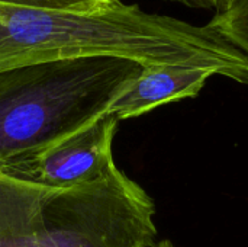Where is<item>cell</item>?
I'll use <instances>...</instances> for the list:
<instances>
[{"label": "cell", "instance_id": "obj_1", "mask_svg": "<svg viewBox=\"0 0 248 247\" xmlns=\"http://www.w3.org/2000/svg\"><path fill=\"white\" fill-rule=\"evenodd\" d=\"M84 57L211 68L248 84V57L209 25L150 13L122 0L90 15L0 3V71Z\"/></svg>", "mask_w": 248, "mask_h": 247}, {"label": "cell", "instance_id": "obj_7", "mask_svg": "<svg viewBox=\"0 0 248 247\" xmlns=\"http://www.w3.org/2000/svg\"><path fill=\"white\" fill-rule=\"evenodd\" d=\"M248 57V0H232L206 23Z\"/></svg>", "mask_w": 248, "mask_h": 247}, {"label": "cell", "instance_id": "obj_4", "mask_svg": "<svg viewBox=\"0 0 248 247\" xmlns=\"http://www.w3.org/2000/svg\"><path fill=\"white\" fill-rule=\"evenodd\" d=\"M119 121L109 114L78 131L0 166V173L46 191L68 189L105 175L112 166Z\"/></svg>", "mask_w": 248, "mask_h": 247}, {"label": "cell", "instance_id": "obj_9", "mask_svg": "<svg viewBox=\"0 0 248 247\" xmlns=\"http://www.w3.org/2000/svg\"><path fill=\"white\" fill-rule=\"evenodd\" d=\"M166 1H173V3H180L187 7L193 9H206V10H215L221 12L230 6L232 0H166Z\"/></svg>", "mask_w": 248, "mask_h": 247}, {"label": "cell", "instance_id": "obj_2", "mask_svg": "<svg viewBox=\"0 0 248 247\" xmlns=\"http://www.w3.org/2000/svg\"><path fill=\"white\" fill-rule=\"evenodd\" d=\"M142 71L118 57H84L0 71V166L108 114Z\"/></svg>", "mask_w": 248, "mask_h": 247}, {"label": "cell", "instance_id": "obj_6", "mask_svg": "<svg viewBox=\"0 0 248 247\" xmlns=\"http://www.w3.org/2000/svg\"><path fill=\"white\" fill-rule=\"evenodd\" d=\"M48 192L0 173V247H17L33 234Z\"/></svg>", "mask_w": 248, "mask_h": 247}, {"label": "cell", "instance_id": "obj_8", "mask_svg": "<svg viewBox=\"0 0 248 247\" xmlns=\"http://www.w3.org/2000/svg\"><path fill=\"white\" fill-rule=\"evenodd\" d=\"M119 0H0L1 4L61 12V13H76V15H90L109 9Z\"/></svg>", "mask_w": 248, "mask_h": 247}, {"label": "cell", "instance_id": "obj_10", "mask_svg": "<svg viewBox=\"0 0 248 247\" xmlns=\"http://www.w3.org/2000/svg\"><path fill=\"white\" fill-rule=\"evenodd\" d=\"M155 247H173V245H171V242H169V240H163V242L157 243V246Z\"/></svg>", "mask_w": 248, "mask_h": 247}, {"label": "cell", "instance_id": "obj_3", "mask_svg": "<svg viewBox=\"0 0 248 247\" xmlns=\"http://www.w3.org/2000/svg\"><path fill=\"white\" fill-rule=\"evenodd\" d=\"M155 205L116 165L90 182L49 191L33 234L17 247H155Z\"/></svg>", "mask_w": 248, "mask_h": 247}, {"label": "cell", "instance_id": "obj_5", "mask_svg": "<svg viewBox=\"0 0 248 247\" xmlns=\"http://www.w3.org/2000/svg\"><path fill=\"white\" fill-rule=\"evenodd\" d=\"M215 70L185 66H147L112 102L108 114L118 121L138 118L158 106L195 98Z\"/></svg>", "mask_w": 248, "mask_h": 247}]
</instances>
